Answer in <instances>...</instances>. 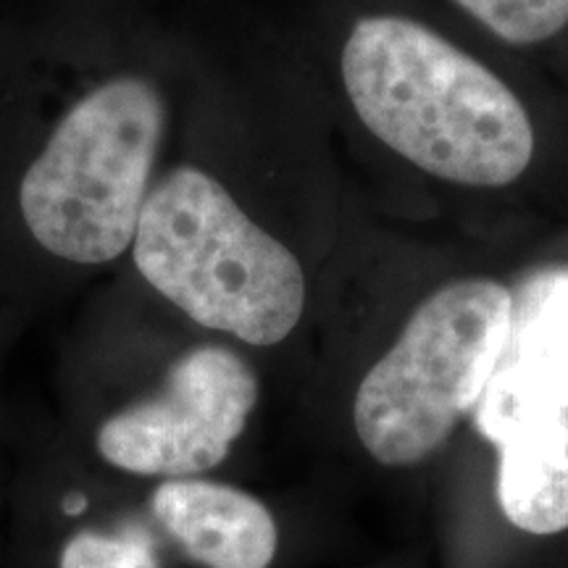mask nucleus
I'll use <instances>...</instances> for the list:
<instances>
[{
  "label": "nucleus",
  "instance_id": "f257e3e1",
  "mask_svg": "<svg viewBox=\"0 0 568 568\" xmlns=\"http://www.w3.org/2000/svg\"><path fill=\"white\" fill-rule=\"evenodd\" d=\"M343 80L368 132L424 172L474 187L527 172L535 130L521 101L418 21L361 19L345 42Z\"/></svg>",
  "mask_w": 568,
  "mask_h": 568
},
{
  "label": "nucleus",
  "instance_id": "f03ea898",
  "mask_svg": "<svg viewBox=\"0 0 568 568\" xmlns=\"http://www.w3.org/2000/svg\"><path fill=\"white\" fill-rule=\"evenodd\" d=\"M132 245L140 274L205 329L276 345L301 322L305 276L293 251L201 169H174L148 193Z\"/></svg>",
  "mask_w": 568,
  "mask_h": 568
},
{
  "label": "nucleus",
  "instance_id": "7ed1b4c3",
  "mask_svg": "<svg viewBox=\"0 0 568 568\" xmlns=\"http://www.w3.org/2000/svg\"><path fill=\"white\" fill-rule=\"evenodd\" d=\"M163 132L151 82L119 77L84 95L21 180L27 230L59 258L105 264L132 245Z\"/></svg>",
  "mask_w": 568,
  "mask_h": 568
},
{
  "label": "nucleus",
  "instance_id": "20e7f679",
  "mask_svg": "<svg viewBox=\"0 0 568 568\" xmlns=\"http://www.w3.org/2000/svg\"><path fill=\"white\" fill-rule=\"evenodd\" d=\"M497 453V503L516 529H568V264L531 268L510 290V322L474 406Z\"/></svg>",
  "mask_w": 568,
  "mask_h": 568
},
{
  "label": "nucleus",
  "instance_id": "39448f33",
  "mask_svg": "<svg viewBox=\"0 0 568 568\" xmlns=\"http://www.w3.org/2000/svg\"><path fill=\"white\" fill-rule=\"evenodd\" d=\"M510 322V290L460 280L424 301L361 379L353 424L385 466H416L447 443L485 393Z\"/></svg>",
  "mask_w": 568,
  "mask_h": 568
},
{
  "label": "nucleus",
  "instance_id": "423d86ee",
  "mask_svg": "<svg viewBox=\"0 0 568 568\" xmlns=\"http://www.w3.org/2000/svg\"><path fill=\"white\" fill-rule=\"evenodd\" d=\"M255 403L258 379L237 353L195 347L172 366L159 395L105 418L98 453L140 477H193L230 456Z\"/></svg>",
  "mask_w": 568,
  "mask_h": 568
},
{
  "label": "nucleus",
  "instance_id": "0eeeda50",
  "mask_svg": "<svg viewBox=\"0 0 568 568\" xmlns=\"http://www.w3.org/2000/svg\"><path fill=\"white\" fill-rule=\"evenodd\" d=\"M153 516L205 568H268L276 556L274 516L258 497L205 479H169L151 497Z\"/></svg>",
  "mask_w": 568,
  "mask_h": 568
},
{
  "label": "nucleus",
  "instance_id": "6e6552de",
  "mask_svg": "<svg viewBox=\"0 0 568 568\" xmlns=\"http://www.w3.org/2000/svg\"><path fill=\"white\" fill-rule=\"evenodd\" d=\"M497 38L531 45L556 38L568 24V0H456Z\"/></svg>",
  "mask_w": 568,
  "mask_h": 568
},
{
  "label": "nucleus",
  "instance_id": "1a4fd4ad",
  "mask_svg": "<svg viewBox=\"0 0 568 568\" xmlns=\"http://www.w3.org/2000/svg\"><path fill=\"white\" fill-rule=\"evenodd\" d=\"M59 568H159V552L148 531L126 527L105 531H80L63 545Z\"/></svg>",
  "mask_w": 568,
  "mask_h": 568
},
{
  "label": "nucleus",
  "instance_id": "9d476101",
  "mask_svg": "<svg viewBox=\"0 0 568 568\" xmlns=\"http://www.w3.org/2000/svg\"><path fill=\"white\" fill-rule=\"evenodd\" d=\"M84 508H88V497L80 493L69 495L67 500H63V514H69V516H80Z\"/></svg>",
  "mask_w": 568,
  "mask_h": 568
}]
</instances>
